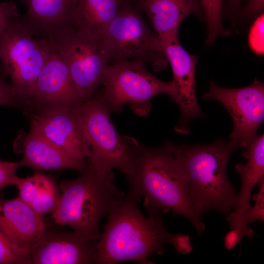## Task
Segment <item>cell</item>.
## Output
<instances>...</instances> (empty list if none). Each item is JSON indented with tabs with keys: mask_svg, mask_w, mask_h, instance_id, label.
Here are the masks:
<instances>
[{
	"mask_svg": "<svg viewBox=\"0 0 264 264\" xmlns=\"http://www.w3.org/2000/svg\"><path fill=\"white\" fill-rule=\"evenodd\" d=\"M137 202L127 194L108 215V220L96 244L94 264L129 261L149 264V257L154 253H162L168 243L179 253L185 254L189 250L192 242L188 235L168 231L162 222L163 213H148L145 217Z\"/></svg>",
	"mask_w": 264,
	"mask_h": 264,
	"instance_id": "6da1fadb",
	"label": "cell"
},
{
	"mask_svg": "<svg viewBox=\"0 0 264 264\" xmlns=\"http://www.w3.org/2000/svg\"><path fill=\"white\" fill-rule=\"evenodd\" d=\"M126 176L128 194L138 202L143 197L148 213L172 210L174 215L188 219L198 234H202L205 227L192 206L187 176L164 144L152 148L140 144L133 168Z\"/></svg>",
	"mask_w": 264,
	"mask_h": 264,
	"instance_id": "7a4b0ae2",
	"label": "cell"
},
{
	"mask_svg": "<svg viewBox=\"0 0 264 264\" xmlns=\"http://www.w3.org/2000/svg\"><path fill=\"white\" fill-rule=\"evenodd\" d=\"M164 144L182 166L188 180L192 206L201 217L215 211L228 215L234 208L236 189L229 181L227 166L231 155L240 148L235 141L219 139L210 144Z\"/></svg>",
	"mask_w": 264,
	"mask_h": 264,
	"instance_id": "3957f363",
	"label": "cell"
},
{
	"mask_svg": "<svg viewBox=\"0 0 264 264\" xmlns=\"http://www.w3.org/2000/svg\"><path fill=\"white\" fill-rule=\"evenodd\" d=\"M112 170L98 172L88 167L81 176L60 184L59 201L52 218L57 224L66 225L88 239L97 242L101 220L125 197L114 183Z\"/></svg>",
	"mask_w": 264,
	"mask_h": 264,
	"instance_id": "277c9868",
	"label": "cell"
},
{
	"mask_svg": "<svg viewBox=\"0 0 264 264\" xmlns=\"http://www.w3.org/2000/svg\"><path fill=\"white\" fill-rule=\"evenodd\" d=\"M75 109L81 125L88 168L98 172L116 168L125 175L130 173L140 144L132 137L118 134L101 91Z\"/></svg>",
	"mask_w": 264,
	"mask_h": 264,
	"instance_id": "5b68a950",
	"label": "cell"
},
{
	"mask_svg": "<svg viewBox=\"0 0 264 264\" xmlns=\"http://www.w3.org/2000/svg\"><path fill=\"white\" fill-rule=\"evenodd\" d=\"M19 17L11 20L0 34V64L26 110L35 83L53 47L46 39L31 34Z\"/></svg>",
	"mask_w": 264,
	"mask_h": 264,
	"instance_id": "8992f818",
	"label": "cell"
},
{
	"mask_svg": "<svg viewBox=\"0 0 264 264\" xmlns=\"http://www.w3.org/2000/svg\"><path fill=\"white\" fill-rule=\"evenodd\" d=\"M101 39L109 63L139 60L151 63L154 70L160 71L168 63L156 34L148 25L141 10L132 0H126L122 4Z\"/></svg>",
	"mask_w": 264,
	"mask_h": 264,
	"instance_id": "52a82bcc",
	"label": "cell"
},
{
	"mask_svg": "<svg viewBox=\"0 0 264 264\" xmlns=\"http://www.w3.org/2000/svg\"><path fill=\"white\" fill-rule=\"evenodd\" d=\"M101 92L111 112H118L123 106L130 103L132 109L140 115L148 113L150 100L166 94L173 97V81H161L147 69L139 60L123 61L109 65L102 84Z\"/></svg>",
	"mask_w": 264,
	"mask_h": 264,
	"instance_id": "ba28073f",
	"label": "cell"
},
{
	"mask_svg": "<svg viewBox=\"0 0 264 264\" xmlns=\"http://www.w3.org/2000/svg\"><path fill=\"white\" fill-rule=\"evenodd\" d=\"M49 42L66 63L82 101L93 98L102 84L109 65L102 40L89 36L71 25Z\"/></svg>",
	"mask_w": 264,
	"mask_h": 264,
	"instance_id": "9c48e42d",
	"label": "cell"
},
{
	"mask_svg": "<svg viewBox=\"0 0 264 264\" xmlns=\"http://www.w3.org/2000/svg\"><path fill=\"white\" fill-rule=\"evenodd\" d=\"M203 99L219 101L227 110L234 123L230 138L240 148L252 141L264 123V85L257 79L251 85L238 88L221 87L212 80Z\"/></svg>",
	"mask_w": 264,
	"mask_h": 264,
	"instance_id": "30bf717a",
	"label": "cell"
},
{
	"mask_svg": "<svg viewBox=\"0 0 264 264\" xmlns=\"http://www.w3.org/2000/svg\"><path fill=\"white\" fill-rule=\"evenodd\" d=\"M158 41L173 74L174 94L172 99L180 110V119L175 130L187 134L192 120L205 117L198 106L196 93L195 72L198 57L187 52L180 44L178 37Z\"/></svg>",
	"mask_w": 264,
	"mask_h": 264,
	"instance_id": "8fae6325",
	"label": "cell"
},
{
	"mask_svg": "<svg viewBox=\"0 0 264 264\" xmlns=\"http://www.w3.org/2000/svg\"><path fill=\"white\" fill-rule=\"evenodd\" d=\"M82 102L66 63L53 47L35 83L27 110L73 108Z\"/></svg>",
	"mask_w": 264,
	"mask_h": 264,
	"instance_id": "7c38bea8",
	"label": "cell"
},
{
	"mask_svg": "<svg viewBox=\"0 0 264 264\" xmlns=\"http://www.w3.org/2000/svg\"><path fill=\"white\" fill-rule=\"evenodd\" d=\"M96 242L74 231L45 226L31 251L32 264H94Z\"/></svg>",
	"mask_w": 264,
	"mask_h": 264,
	"instance_id": "4fadbf2b",
	"label": "cell"
},
{
	"mask_svg": "<svg viewBox=\"0 0 264 264\" xmlns=\"http://www.w3.org/2000/svg\"><path fill=\"white\" fill-rule=\"evenodd\" d=\"M33 128L70 155L87 160L81 125L75 107H55L28 112Z\"/></svg>",
	"mask_w": 264,
	"mask_h": 264,
	"instance_id": "5bb4252c",
	"label": "cell"
},
{
	"mask_svg": "<svg viewBox=\"0 0 264 264\" xmlns=\"http://www.w3.org/2000/svg\"><path fill=\"white\" fill-rule=\"evenodd\" d=\"M15 150L23 154L20 166L36 171L71 169L83 174L88 169L87 160L74 157L55 145L36 130L21 132L15 139Z\"/></svg>",
	"mask_w": 264,
	"mask_h": 264,
	"instance_id": "9a60e30c",
	"label": "cell"
},
{
	"mask_svg": "<svg viewBox=\"0 0 264 264\" xmlns=\"http://www.w3.org/2000/svg\"><path fill=\"white\" fill-rule=\"evenodd\" d=\"M45 227L42 216L19 197L0 200V231L30 257Z\"/></svg>",
	"mask_w": 264,
	"mask_h": 264,
	"instance_id": "2e32d148",
	"label": "cell"
},
{
	"mask_svg": "<svg viewBox=\"0 0 264 264\" xmlns=\"http://www.w3.org/2000/svg\"><path fill=\"white\" fill-rule=\"evenodd\" d=\"M79 0H26L27 10L19 20L32 35L49 42L71 26Z\"/></svg>",
	"mask_w": 264,
	"mask_h": 264,
	"instance_id": "e0dca14e",
	"label": "cell"
},
{
	"mask_svg": "<svg viewBox=\"0 0 264 264\" xmlns=\"http://www.w3.org/2000/svg\"><path fill=\"white\" fill-rule=\"evenodd\" d=\"M148 17L158 39L178 37L179 27L188 16L205 21L199 0H134Z\"/></svg>",
	"mask_w": 264,
	"mask_h": 264,
	"instance_id": "ac0fdd59",
	"label": "cell"
},
{
	"mask_svg": "<svg viewBox=\"0 0 264 264\" xmlns=\"http://www.w3.org/2000/svg\"><path fill=\"white\" fill-rule=\"evenodd\" d=\"M126 0H79L72 16L71 25L89 36L101 39Z\"/></svg>",
	"mask_w": 264,
	"mask_h": 264,
	"instance_id": "d6986e66",
	"label": "cell"
},
{
	"mask_svg": "<svg viewBox=\"0 0 264 264\" xmlns=\"http://www.w3.org/2000/svg\"><path fill=\"white\" fill-rule=\"evenodd\" d=\"M16 186L20 199L41 216L52 214L57 208L60 194L51 176L36 171L31 176L19 177Z\"/></svg>",
	"mask_w": 264,
	"mask_h": 264,
	"instance_id": "ffe728a7",
	"label": "cell"
},
{
	"mask_svg": "<svg viewBox=\"0 0 264 264\" xmlns=\"http://www.w3.org/2000/svg\"><path fill=\"white\" fill-rule=\"evenodd\" d=\"M207 25L206 44L211 45L217 38L228 37L231 32L225 28L222 23L223 0H199Z\"/></svg>",
	"mask_w": 264,
	"mask_h": 264,
	"instance_id": "44dd1931",
	"label": "cell"
},
{
	"mask_svg": "<svg viewBox=\"0 0 264 264\" xmlns=\"http://www.w3.org/2000/svg\"><path fill=\"white\" fill-rule=\"evenodd\" d=\"M0 264H32L30 256L15 245L0 231Z\"/></svg>",
	"mask_w": 264,
	"mask_h": 264,
	"instance_id": "7402d4cb",
	"label": "cell"
},
{
	"mask_svg": "<svg viewBox=\"0 0 264 264\" xmlns=\"http://www.w3.org/2000/svg\"><path fill=\"white\" fill-rule=\"evenodd\" d=\"M8 75L0 64V106L22 109L21 102L15 93L11 86L6 81Z\"/></svg>",
	"mask_w": 264,
	"mask_h": 264,
	"instance_id": "603a6c76",
	"label": "cell"
},
{
	"mask_svg": "<svg viewBox=\"0 0 264 264\" xmlns=\"http://www.w3.org/2000/svg\"><path fill=\"white\" fill-rule=\"evenodd\" d=\"M264 14L255 21L250 30L248 43L251 49L256 54L264 53Z\"/></svg>",
	"mask_w": 264,
	"mask_h": 264,
	"instance_id": "cb8c5ba5",
	"label": "cell"
},
{
	"mask_svg": "<svg viewBox=\"0 0 264 264\" xmlns=\"http://www.w3.org/2000/svg\"><path fill=\"white\" fill-rule=\"evenodd\" d=\"M259 186L258 192L256 194L253 198L255 201L254 206L251 207L247 216L248 223H251L256 220H264V177L258 182Z\"/></svg>",
	"mask_w": 264,
	"mask_h": 264,
	"instance_id": "d4e9b609",
	"label": "cell"
},
{
	"mask_svg": "<svg viewBox=\"0 0 264 264\" xmlns=\"http://www.w3.org/2000/svg\"><path fill=\"white\" fill-rule=\"evenodd\" d=\"M20 167L18 162H8L0 160V191L5 187L16 185L19 177L16 175Z\"/></svg>",
	"mask_w": 264,
	"mask_h": 264,
	"instance_id": "484cf974",
	"label": "cell"
},
{
	"mask_svg": "<svg viewBox=\"0 0 264 264\" xmlns=\"http://www.w3.org/2000/svg\"><path fill=\"white\" fill-rule=\"evenodd\" d=\"M20 15L15 1L10 0L0 2V34L5 30L11 20Z\"/></svg>",
	"mask_w": 264,
	"mask_h": 264,
	"instance_id": "4316f807",
	"label": "cell"
},
{
	"mask_svg": "<svg viewBox=\"0 0 264 264\" xmlns=\"http://www.w3.org/2000/svg\"><path fill=\"white\" fill-rule=\"evenodd\" d=\"M263 10L264 0H249L237 15L241 19H246L261 13Z\"/></svg>",
	"mask_w": 264,
	"mask_h": 264,
	"instance_id": "83f0119b",
	"label": "cell"
},
{
	"mask_svg": "<svg viewBox=\"0 0 264 264\" xmlns=\"http://www.w3.org/2000/svg\"><path fill=\"white\" fill-rule=\"evenodd\" d=\"M243 0H227L226 2V15L230 17L235 16Z\"/></svg>",
	"mask_w": 264,
	"mask_h": 264,
	"instance_id": "f1b7e54d",
	"label": "cell"
},
{
	"mask_svg": "<svg viewBox=\"0 0 264 264\" xmlns=\"http://www.w3.org/2000/svg\"><path fill=\"white\" fill-rule=\"evenodd\" d=\"M22 3L26 4V0H19Z\"/></svg>",
	"mask_w": 264,
	"mask_h": 264,
	"instance_id": "f546056e",
	"label": "cell"
}]
</instances>
